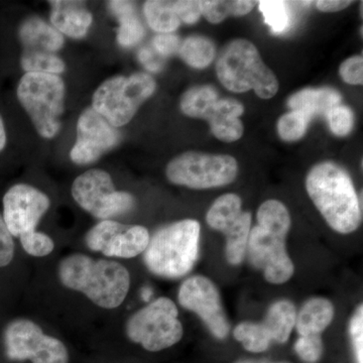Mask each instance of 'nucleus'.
Listing matches in <instances>:
<instances>
[{
    "label": "nucleus",
    "instance_id": "nucleus-8",
    "mask_svg": "<svg viewBox=\"0 0 363 363\" xmlns=\"http://www.w3.org/2000/svg\"><path fill=\"white\" fill-rule=\"evenodd\" d=\"M180 108L185 116L208 121L212 135L222 142H236L245 133L240 121L245 106L233 98H219L212 86L191 87L182 96Z\"/></svg>",
    "mask_w": 363,
    "mask_h": 363
},
{
    "label": "nucleus",
    "instance_id": "nucleus-33",
    "mask_svg": "<svg viewBox=\"0 0 363 363\" xmlns=\"http://www.w3.org/2000/svg\"><path fill=\"white\" fill-rule=\"evenodd\" d=\"M339 74L344 82L350 85H362L363 83V59L362 55L351 57L343 62Z\"/></svg>",
    "mask_w": 363,
    "mask_h": 363
},
{
    "label": "nucleus",
    "instance_id": "nucleus-39",
    "mask_svg": "<svg viewBox=\"0 0 363 363\" xmlns=\"http://www.w3.org/2000/svg\"><path fill=\"white\" fill-rule=\"evenodd\" d=\"M108 9L116 18L124 16V14L135 13V4L130 1H123V0L109 1Z\"/></svg>",
    "mask_w": 363,
    "mask_h": 363
},
{
    "label": "nucleus",
    "instance_id": "nucleus-21",
    "mask_svg": "<svg viewBox=\"0 0 363 363\" xmlns=\"http://www.w3.org/2000/svg\"><path fill=\"white\" fill-rule=\"evenodd\" d=\"M341 100L340 93L332 88H307L289 98L288 106L292 111L304 112L312 119L316 116H326L341 104Z\"/></svg>",
    "mask_w": 363,
    "mask_h": 363
},
{
    "label": "nucleus",
    "instance_id": "nucleus-35",
    "mask_svg": "<svg viewBox=\"0 0 363 363\" xmlns=\"http://www.w3.org/2000/svg\"><path fill=\"white\" fill-rule=\"evenodd\" d=\"M14 257V240L0 214V267L9 266Z\"/></svg>",
    "mask_w": 363,
    "mask_h": 363
},
{
    "label": "nucleus",
    "instance_id": "nucleus-23",
    "mask_svg": "<svg viewBox=\"0 0 363 363\" xmlns=\"http://www.w3.org/2000/svg\"><path fill=\"white\" fill-rule=\"evenodd\" d=\"M143 13L147 25L157 33H172L181 25L180 18L174 9L173 1L150 0L143 6Z\"/></svg>",
    "mask_w": 363,
    "mask_h": 363
},
{
    "label": "nucleus",
    "instance_id": "nucleus-38",
    "mask_svg": "<svg viewBox=\"0 0 363 363\" xmlns=\"http://www.w3.org/2000/svg\"><path fill=\"white\" fill-rule=\"evenodd\" d=\"M350 4V0H319V1H316L317 9L323 13H336V11H343Z\"/></svg>",
    "mask_w": 363,
    "mask_h": 363
},
{
    "label": "nucleus",
    "instance_id": "nucleus-36",
    "mask_svg": "<svg viewBox=\"0 0 363 363\" xmlns=\"http://www.w3.org/2000/svg\"><path fill=\"white\" fill-rule=\"evenodd\" d=\"M173 6L181 23L193 25V23H197L200 16H202L199 1L179 0V1H173Z\"/></svg>",
    "mask_w": 363,
    "mask_h": 363
},
{
    "label": "nucleus",
    "instance_id": "nucleus-14",
    "mask_svg": "<svg viewBox=\"0 0 363 363\" xmlns=\"http://www.w3.org/2000/svg\"><path fill=\"white\" fill-rule=\"evenodd\" d=\"M208 225L220 231L226 238V259L233 266H240L247 255L248 236L252 216L242 211L240 196L228 193L215 200L206 215Z\"/></svg>",
    "mask_w": 363,
    "mask_h": 363
},
{
    "label": "nucleus",
    "instance_id": "nucleus-32",
    "mask_svg": "<svg viewBox=\"0 0 363 363\" xmlns=\"http://www.w3.org/2000/svg\"><path fill=\"white\" fill-rule=\"evenodd\" d=\"M351 344L357 363H363V306H358L350 322Z\"/></svg>",
    "mask_w": 363,
    "mask_h": 363
},
{
    "label": "nucleus",
    "instance_id": "nucleus-34",
    "mask_svg": "<svg viewBox=\"0 0 363 363\" xmlns=\"http://www.w3.org/2000/svg\"><path fill=\"white\" fill-rule=\"evenodd\" d=\"M181 43L178 35L173 33H160L152 40V47L157 55L162 58H166L178 54Z\"/></svg>",
    "mask_w": 363,
    "mask_h": 363
},
{
    "label": "nucleus",
    "instance_id": "nucleus-9",
    "mask_svg": "<svg viewBox=\"0 0 363 363\" xmlns=\"http://www.w3.org/2000/svg\"><path fill=\"white\" fill-rule=\"evenodd\" d=\"M16 37L21 47L20 66L25 73L61 75L66 63L58 52L65 45V38L47 21L30 16L21 21Z\"/></svg>",
    "mask_w": 363,
    "mask_h": 363
},
{
    "label": "nucleus",
    "instance_id": "nucleus-30",
    "mask_svg": "<svg viewBox=\"0 0 363 363\" xmlns=\"http://www.w3.org/2000/svg\"><path fill=\"white\" fill-rule=\"evenodd\" d=\"M332 133L335 135L345 136L352 130L354 116L350 107L338 105L326 114Z\"/></svg>",
    "mask_w": 363,
    "mask_h": 363
},
{
    "label": "nucleus",
    "instance_id": "nucleus-27",
    "mask_svg": "<svg viewBox=\"0 0 363 363\" xmlns=\"http://www.w3.org/2000/svg\"><path fill=\"white\" fill-rule=\"evenodd\" d=\"M311 118L304 112L292 111L284 114L278 121L279 138L285 142H297L305 135Z\"/></svg>",
    "mask_w": 363,
    "mask_h": 363
},
{
    "label": "nucleus",
    "instance_id": "nucleus-12",
    "mask_svg": "<svg viewBox=\"0 0 363 363\" xmlns=\"http://www.w3.org/2000/svg\"><path fill=\"white\" fill-rule=\"evenodd\" d=\"M71 193L79 206L102 221L128 213L135 205V197L116 190L111 174L100 169H90L78 176Z\"/></svg>",
    "mask_w": 363,
    "mask_h": 363
},
{
    "label": "nucleus",
    "instance_id": "nucleus-26",
    "mask_svg": "<svg viewBox=\"0 0 363 363\" xmlns=\"http://www.w3.org/2000/svg\"><path fill=\"white\" fill-rule=\"evenodd\" d=\"M259 7L264 23L272 28V33H284L290 26V11L286 2L264 0L259 2Z\"/></svg>",
    "mask_w": 363,
    "mask_h": 363
},
{
    "label": "nucleus",
    "instance_id": "nucleus-15",
    "mask_svg": "<svg viewBox=\"0 0 363 363\" xmlns=\"http://www.w3.org/2000/svg\"><path fill=\"white\" fill-rule=\"evenodd\" d=\"M297 310L291 301L279 300L267 310L260 323L242 322L235 327L233 336L250 352H264L272 342L286 343L295 328Z\"/></svg>",
    "mask_w": 363,
    "mask_h": 363
},
{
    "label": "nucleus",
    "instance_id": "nucleus-19",
    "mask_svg": "<svg viewBox=\"0 0 363 363\" xmlns=\"http://www.w3.org/2000/svg\"><path fill=\"white\" fill-rule=\"evenodd\" d=\"M121 142V133L92 107L81 112L76 128V142L70 159L79 166L93 164Z\"/></svg>",
    "mask_w": 363,
    "mask_h": 363
},
{
    "label": "nucleus",
    "instance_id": "nucleus-28",
    "mask_svg": "<svg viewBox=\"0 0 363 363\" xmlns=\"http://www.w3.org/2000/svg\"><path fill=\"white\" fill-rule=\"evenodd\" d=\"M119 23L117 43L123 48H130L142 42L145 37V28L135 13L124 14L117 18Z\"/></svg>",
    "mask_w": 363,
    "mask_h": 363
},
{
    "label": "nucleus",
    "instance_id": "nucleus-10",
    "mask_svg": "<svg viewBox=\"0 0 363 363\" xmlns=\"http://www.w3.org/2000/svg\"><path fill=\"white\" fill-rule=\"evenodd\" d=\"M178 316V308L171 298H157L130 318L126 334L145 350H167L183 337V325Z\"/></svg>",
    "mask_w": 363,
    "mask_h": 363
},
{
    "label": "nucleus",
    "instance_id": "nucleus-17",
    "mask_svg": "<svg viewBox=\"0 0 363 363\" xmlns=\"http://www.w3.org/2000/svg\"><path fill=\"white\" fill-rule=\"evenodd\" d=\"M145 227L104 220L86 234L87 247L93 252L119 259H133L145 252L150 242Z\"/></svg>",
    "mask_w": 363,
    "mask_h": 363
},
{
    "label": "nucleus",
    "instance_id": "nucleus-31",
    "mask_svg": "<svg viewBox=\"0 0 363 363\" xmlns=\"http://www.w3.org/2000/svg\"><path fill=\"white\" fill-rule=\"evenodd\" d=\"M295 351L303 362L315 363L321 358L323 342L321 336H300L295 344Z\"/></svg>",
    "mask_w": 363,
    "mask_h": 363
},
{
    "label": "nucleus",
    "instance_id": "nucleus-40",
    "mask_svg": "<svg viewBox=\"0 0 363 363\" xmlns=\"http://www.w3.org/2000/svg\"><path fill=\"white\" fill-rule=\"evenodd\" d=\"M7 145H9V130H7L6 119L0 112V156L6 152Z\"/></svg>",
    "mask_w": 363,
    "mask_h": 363
},
{
    "label": "nucleus",
    "instance_id": "nucleus-4",
    "mask_svg": "<svg viewBox=\"0 0 363 363\" xmlns=\"http://www.w3.org/2000/svg\"><path fill=\"white\" fill-rule=\"evenodd\" d=\"M200 223L184 219L162 227L150 238L143 262L150 272L164 279H181L192 271L199 257Z\"/></svg>",
    "mask_w": 363,
    "mask_h": 363
},
{
    "label": "nucleus",
    "instance_id": "nucleus-2",
    "mask_svg": "<svg viewBox=\"0 0 363 363\" xmlns=\"http://www.w3.org/2000/svg\"><path fill=\"white\" fill-rule=\"evenodd\" d=\"M312 202L336 233H354L362 223V204L350 176L331 162L313 167L306 178Z\"/></svg>",
    "mask_w": 363,
    "mask_h": 363
},
{
    "label": "nucleus",
    "instance_id": "nucleus-25",
    "mask_svg": "<svg viewBox=\"0 0 363 363\" xmlns=\"http://www.w3.org/2000/svg\"><path fill=\"white\" fill-rule=\"evenodd\" d=\"M202 16L209 23H220L228 16H247L255 6V1L247 0H231V1H199Z\"/></svg>",
    "mask_w": 363,
    "mask_h": 363
},
{
    "label": "nucleus",
    "instance_id": "nucleus-29",
    "mask_svg": "<svg viewBox=\"0 0 363 363\" xmlns=\"http://www.w3.org/2000/svg\"><path fill=\"white\" fill-rule=\"evenodd\" d=\"M20 240L23 250L33 257H47L55 248V243L52 238L47 234L37 230L21 236Z\"/></svg>",
    "mask_w": 363,
    "mask_h": 363
},
{
    "label": "nucleus",
    "instance_id": "nucleus-20",
    "mask_svg": "<svg viewBox=\"0 0 363 363\" xmlns=\"http://www.w3.org/2000/svg\"><path fill=\"white\" fill-rule=\"evenodd\" d=\"M50 21L64 37L80 40L86 37L93 23V16L85 2L74 0L50 1Z\"/></svg>",
    "mask_w": 363,
    "mask_h": 363
},
{
    "label": "nucleus",
    "instance_id": "nucleus-11",
    "mask_svg": "<svg viewBox=\"0 0 363 363\" xmlns=\"http://www.w3.org/2000/svg\"><path fill=\"white\" fill-rule=\"evenodd\" d=\"M238 174V164L233 157L199 152H186L174 157L166 169L172 184L195 190L229 185Z\"/></svg>",
    "mask_w": 363,
    "mask_h": 363
},
{
    "label": "nucleus",
    "instance_id": "nucleus-5",
    "mask_svg": "<svg viewBox=\"0 0 363 363\" xmlns=\"http://www.w3.org/2000/svg\"><path fill=\"white\" fill-rule=\"evenodd\" d=\"M216 73L231 92L253 90L262 99H271L279 91L277 76L262 61L257 47L245 39L233 40L224 47L217 60Z\"/></svg>",
    "mask_w": 363,
    "mask_h": 363
},
{
    "label": "nucleus",
    "instance_id": "nucleus-22",
    "mask_svg": "<svg viewBox=\"0 0 363 363\" xmlns=\"http://www.w3.org/2000/svg\"><path fill=\"white\" fill-rule=\"evenodd\" d=\"M335 309L325 298H312L296 316V328L300 336L320 335L333 321Z\"/></svg>",
    "mask_w": 363,
    "mask_h": 363
},
{
    "label": "nucleus",
    "instance_id": "nucleus-24",
    "mask_svg": "<svg viewBox=\"0 0 363 363\" xmlns=\"http://www.w3.org/2000/svg\"><path fill=\"white\" fill-rule=\"evenodd\" d=\"M179 55L188 66L204 69L213 62L216 48L211 40L203 35H191L181 43Z\"/></svg>",
    "mask_w": 363,
    "mask_h": 363
},
{
    "label": "nucleus",
    "instance_id": "nucleus-3",
    "mask_svg": "<svg viewBox=\"0 0 363 363\" xmlns=\"http://www.w3.org/2000/svg\"><path fill=\"white\" fill-rule=\"evenodd\" d=\"M58 276L69 290L84 294L104 309L119 307L130 288V274L123 264L113 260L91 259L81 253L62 259Z\"/></svg>",
    "mask_w": 363,
    "mask_h": 363
},
{
    "label": "nucleus",
    "instance_id": "nucleus-41",
    "mask_svg": "<svg viewBox=\"0 0 363 363\" xmlns=\"http://www.w3.org/2000/svg\"><path fill=\"white\" fill-rule=\"evenodd\" d=\"M236 363H272V362H252V360H242V362H238ZM283 363V362H279Z\"/></svg>",
    "mask_w": 363,
    "mask_h": 363
},
{
    "label": "nucleus",
    "instance_id": "nucleus-16",
    "mask_svg": "<svg viewBox=\"0 0 363 363\" xmlns=\"http://www.w3.org/2000/svg\"><path fill=\"white\" fill-rule=\"evenodd\" d=\"M179 303L184 309L199 316L214 337L225 339L230 325L224 311L220 293L211 279L193 276L182 283L178 293Z\"/></svg>",
    "mask_w": 363,
    "mask_h": 363
},
{
    "label": "nucleus",
    "instance_id": "nucleus-1",
    "mask_svg": "<svg viewBox=\"0 0 363 363\" xmlns=\"http://www.w3.org/2000/svg\"><path fill=\"white\" fill-rule=\"evenodd\" d=\"M257 218V225L250 229L248 236V259L255 269L264 272L269 283L285 284L295 272L286 247L292 223L288 208L278 200H267L260 205Z\"/></svg>",
    "mask_w": 363,
    "mask_h": 363
},
{
    "label": "nucleus",
    "instance_id": "nucleus-37",
    "mask_svg": "<svg viewBox=\"0 0 363 363\" xmlns=\"http://www.w3.org/2000/svg\"><path fill=\"white\" fill-rule=\"evenodd\" d=\"M138 60L142 65L150 72H160L164 68L162 57L150 48H142L138 52Z\"/></svg>",
    "mask_w": 363,
    "mask_h": 363
},
{
    "label": "nucleus",
    "instance_id": "nucleus-7",
    "mask_svg": "<svg viewBox=\"0 0 363 363\" xmlns=\"http://www.w3.org/2000/svg\"><path fill=\"white\" fill-rule=\"evenodd\" d=\"M156 90V80L149 74L113 76L95 90L92 108L113 128H121L130 123Z\"/></svg>",
    "mask_w": 363,
    "mask_h": 363
},
{
    "label": "nucleus",
    "instance_id": "nucleus-13",
    "mask_svg": "<svg viewBox=\"0 0 363 363\" xmlns=\"http://www.w3.org/2000/svg\"><path fill=\"white\" fill-rule=\"evenodd\" d=\"M6 355L13 360L33 363H68L66 346L47 335L39 325L28 319L14 320L4 332Z\"/></svg>",
    "mask_w": 363,
    "mask_h": 363
},
{
    "label": "nucleus",
    "instance_id": "nucleus-6",
    "mask_svg": "<svg viewBox=\"0 0 363 363\" xmlns=\"http://www.w3.org/2000/svg\"><path fill=\"white\" fill-rule=\"evenodd\" d=\"M16 94L37 133L45 140L56 138L65 111L63 78L52 74L25 73L16 85Z\"/></svg>",
    "mask_w": 363,
    "mask_h": 363
},
{
    "label": "nucleus",
    "instance_id": "nucleus-18",
    "mask_svg": "<svg viewBox=\"0 0 363 363\" xmlns=\"http://www.w3.org/2000/svg\"><path fill=\"white\" fill-rule=\"evenodd\" d=\"M4 220L13 238H20L35 231L40 219L47 213L51 201L39 189L18 183L6 191L2 199Z\"/></svg>",
    "mask_w": 363,
    "mask_h": 363
}]
</instances>
